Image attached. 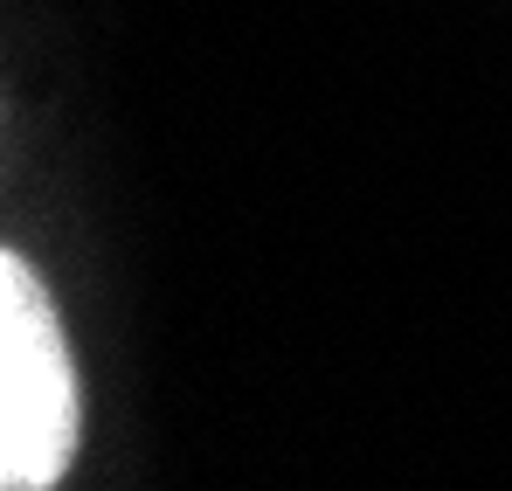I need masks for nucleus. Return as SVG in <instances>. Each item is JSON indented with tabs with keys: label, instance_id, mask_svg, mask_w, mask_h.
<instances>
[{
	"label": "nucleus",
	"instance_id": "f257e3e1",
	"mask_svg": "<svg viewBox=\"0 0 512 491\" xmlns=\"http://www.w3.org/2000/svg\"><path fill=\"white\" fill-rule=\"evenodd\" d=\"M84 450L77 353L21 249L0 256V491H56Z\"/></svg>",
	"mask_w": 512,
	"mask_h": 491
}]
</instances>
